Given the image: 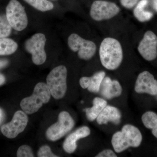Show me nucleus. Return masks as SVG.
I'll return each instance as SVG.
<instances>
[{
  "label": "nucleus",
  "instance_id": "nucleus-29",
  "mask_svg": "<svg viewBox=\"0 0 157 157\" xmlns=\"http://www.w3.org/2000/svg\"><path fill=\"white\" fill-rule=\"evenodd\" d=\"M152 4L154 9L157 11V0H152Z\"/></svg>",
  "mask_w": 157,
  "mask_h": 157
},
{
  "label": "nucleus",
  "instance_id": "nucleus-3",
  "mask_svg": "<svg viewBox=\"0 0 157 157\" xmlns=\"http://www.w3.org/2000/svg\"><path fill=\"white\" fill-rule=\"evenodd\" d=\"M51 93L47 84L44 82L37 83L32 95L23 99L20 106L26 114H31L37 112L44 104L50 100Z\"/></svg>",
  "mask_w": 157,
  "mask_h": 157
},
{
  "label": "nucleus",
  "instance_id": "nucleus-20",
  "mask_svg": "<svg viewBox=\"0 0 157 157\" xmlns=\"http://www.w3.org/2000/svg\"><path fill=\"white\" fill-rule=\"evenodd\" d=\"M18 45L12 39L5 38L0 39V56H8L14 53Z\"/></svg>",
  "mask_w": 157,
  "mask_h": 157
},
{
  "label": "nucleus",
  "instance_id": "nucleus-23",
  "mask_svg": "<svg viewBox=\"0 0 157 157\" xmlns=\"http://www.w3.org/2000/svg\"><path fill=\"white\" fill-rule=\"evenodd\" d=\"M17 157H34L32 149L28 145H23L20 147L17 152Z\"/></svg>",
  "mask_w": 157,
  "mask_h": 157
},
{
  "label": "nucleus",
  "instance_id": "nucleus-26",
  "mask_svg": "<svg viewBox=\"0 0 157 157\" xmlns=\"http://www.w3.org/2000/svg\"><path fill=\"white\" fill-rule=\"evenodd\" d=\"M115 153L111 150L106 149L98 154L96 157H117Z\"/></svg>",
  "mask_w": 157,
  "mask_h": 157
},
{
  "label": "nucleus",
  "instance_id": "nucleus-4",
  "mask_svg": "<svg viewBox=\"0 0 157 157\" xmlns=\"http://www.w3.org/2000/svg\"><path fill=\"white\" fill-rule=\"evenodd\" d=\"M67 68L60 65L51 70L46 78V84L51 94L56 100L63 98L67 92Z\"/></svg>",
  "mask_w": 157,
  "mask_h": 157
},
{
  "label": "nucleus",
  "instance_id": "nucleus-7",
  "mask_svg": "<svg viewBox=\"0 0 157 157\" xmlns=\"http://www.w3.org/2000/svg\"><path fill=\"white\" fill-rule=\"evenodd\" d=\"M75 122L70 113L62 111L59 115L58 121L48 128L46 132L47 139L54 141L67 135L73 129Z\"/></svg>",
  "mask_w": 157,
  "mask_h": 157
},
{
  "label": "nucleus",
  "instance_id": "nucleus-8",
  "mask_svg": "<svg viewBox=\"0 0 157 157\" xmlns=\"http://www.w3.org/2000/svg\"><path fill=\"white\" fill-rule=\"evenodd\" d=\"M68 44L71 50L76 52L79 58L89 60L95 54L97 46L94 42L83 39L77 34L73 33L69 36Z\"/></svg>",
  "mask_w": 157,
  "mask_h": 157
},
{
  "label": "nucleus",
  "instance_id": "nucleus-5",
  "mask_svg": "<svg viewBox=\"0 0 157 157\" xmlns=\"http://www.w3.org/2000/svg\"><path fill=\"white\" fill-rule=\"evenodd\" d=\"M6 16L12 29L22 31L28 25V18L24 7L17 0H11L6 8Z\"/></svg>",
  "mask_w": 157,
  "mask_h": 157
},
{
  "label": "nucleus",
  "instance_id": "nucleus-14",
  "mask_svg": "<svg viewBox=\"0 0 157 157\" xmlns=\"http://www.w3.org/2000/svg\"><path fill=\"white\" fill-rule=\"evenodd\" d=\"M90 134V130L88 127L83 126L78 128L75 132L71 133L65 139L63 147L66 152L73 153L77 148V140L88 136Z\"/></svg>",
  "mask_w": 157,
  "mask_h": 157
},
{
  "label": "nucleus",
  "instance_id": "nucleus-17",
  "mask_svg": "<svg viewBox=\"0 0 157 157\" xmlns=\"http://www.w3.org/2000/svg\"><path fill=\"white\" fill-rule=\"evenodd\" d=\"M107 105V102L104 99L100 98H95L93 100V107L84 109L88 119L90 121L96 119Z\"/></svg>",
  "mask_w": 157,
  "mask_h": 157
},
{
  "label": "nucleus",
  "instance_id": "nucleus-1",
  "mask_svg": "<svg viewBox=\"0 0 157 157\" xmlns=\"http://www.w3.org/2000/svg\"><path fill=\"white\" fill-rule=\"evenodd\" d=\"M102 65L107 70L117 69L122 61L123 54L120 43L112 38L104 39L101 42L99 50Z\"/></svg>",
  "mask_w": 157,
  "mask_h": 157
},
{
  "label": "nucleus",
  "instance_id": "nucleus-25",
  "mask_svg": "<svg viewBox=\"0 0 157 157\" xmlns=\"http://www.w3.org/2000/svg\"><path fill=\"white\" fill-rule=\"evenodd\" d=\"M139 0H120L122 6L126 9H130L137 4Z\"/></svg>",
  "mask_w": 157,
  "mask_h": 157
},
{
  "label": "nucleus",
  "instance_id": "nucleus-19",
  "mask_svg": "<svg viewBox=\"0 0 157 157\" xmlns=\"http://www.w3.org/2000/svg\"><path fill=\"white\" fill-rule=\"evenodd\" d=\"M144 126L152 129V133L157 138V114L152 111H147L144 113L141 117Z\"/></svg>",
  "mask_w": 157,
  "mask_h": 157
},
{
  "label": "nucleus",
  "instance_id": "nucleus-18",
  "mask_svg": "<svg viewBox=\"0 0 157 157\" xmlns=\"http://www.w3.org/2000/svg\"><path fill=\"white\" fill-rule=\"evenodd\" d=\"M148 0H141L134 9L133 11L134 16L140 22L148 21L153 16V13L144 10V8L148 4Z\"/></svg>",
  "mask_w": 157,
  "mask_h": 157
},
{
  "label": "nucleus",
  "instance_id": "nucleus-28",
  "mask_svg": "<svg viewBox=\"0 0 157 157\" xmlns=\"http://www.w3.org/2000/svg\"><path fill=\"white\" fill-rule=\"evenodd\" d=\"M6 78L3 74L0 73V86L4 84L6 82Z\"/></svg>",
  "mask_w": 157,
  "mask_h": 157
},
{
  "label": "nucleus",
  "instance_id": "nucleus-9",
  "mask_svg": "<svg viewBox=\"0 0 157 157\" xmlns=\"http://www.w3.org/2000/svg\"><path fill=\"white\" fill-rule=\"evenodd\" d=\"M120 9L115 3L104 1H95L90 11L91 17L97 21L112 18L119 12Z\"/></svg>",
  "mask_w": 157,
  "mask_h": 157
},
{
  "label": "nucleus",
  "instance_id": "nucleus-12",
  "mask_svg": "<svg viewBox=\"0 0 157 157\" xmlns=\"http://www.w3.org/2000/svg\"><path fill=\"white\" fill-rule=\"evenodd\" d=\"M135 90L138 94H147L151 95L157 94V80L148 71L140 73L137 76Z\"/></svg>",
  "mask_w": 157,
  "mask_h": 157
},
{
  "label": "nucleus",
  "instance_id": "nucleus-27",
  "mask_svg": "<svg viewBox=\"0 0 157 157\" xmlns=\"http://www.w3.org/2000/svg\"><path fill=\"white\" fill-rule=\"evenodd\" d=\"M9 63L8 60L6 59L0 60V69L6 67Z\"/></svg>",
  "mask_w": 157,
  "mask_h": 157
},
{
  "label": "nucleus",
  "instance_id": "nucleus-15",
  "mask_svg": "<svg viewBox=\"0 0 157 157\" xmlns=\"http://www.w3.org/2000/svg\"><path fill=\"white\" fill-rule=\"evenodd\" d=\"M105 76L104 71H100L91 77H82L79 80L80 86L83 89H87L90 92L98 93L100 90L101 82Z\"/></svg>",
  "mask_w": 157,
  "mask_h": 157
},
{
  "label": "nucleus",
  "instance_id": "nucleus-6",
  "mask_svg": "<svg viewBox=\"0 0 157 157\" xmlns=\"http://www.w3.org/2000/svg\"><path fill=\"white\" fill-rule=\"evenodd\" d=\"M46 38L44 34L38 33L27 39L25 44L26 50L32 55V60L35 65L44 63L47 58L45 50Z\"/></svg>",
  "mask_w": 157,
  "mask_h": 157
},
{
  "label": "nucleus",
  "instance_id": "nucleus-22",
  "mask_svg": "<svg viewBox=\"0 0 157 157\" xmlns=\"http://www.w3.org/2000/svg\"><path fill=\"white\" fill-rule=\"evenodd\" d=\"M12 29L6 15H0V39L9 36L11 35Z\"/></svg>",
  "mask_w": 157,
  "mask_h": 157
},
{
  "label": "nucleus",
  "instance_id": "nucleus-21",
  "mask_svg": "<svg viewBox=\"0 0 157 157\" xmlns=\"http://www.w3.org/2000/svg\"><path fill=\"white\" fill-rule=\"evenodd\" d=\"M32 7L41 11H50L53 9L54 5L48 0H24Z\"/></svg>",
  "mask_w": 157,
  "mask_h": 157
},
{
  "label": "nucleus",
  "instance_id": "nucleus-10",
  "mask_svg": "<svg viewBox=\"0 0 157 157\" xmlns=\"http://www.w3.org/2000/svg\"><path fill=\"white\" fill-rule=\"evenodd\" d=\"M28 122L26 113L18 110L15 113L12 120L1 127V132L7 138L12 139L24 131Z\"/></svg>",
  "mask_w": 157,
  "mask_h": 157
},
{
  "label": "nucleus",
  "instance_id": "nucleus-2",
  "mask_svg": "<svg viewBox=\"0 0 157 157\" xmlns=\"http://www.w3.org/2000/svg\"><path fill=\"white\" fill-rule=\"evenodd\" d=\"M142 140L140 130L132 125L126 124L123 127L121 131L113 135L111 143L115 152L121 153L130 147H138Z\"/></svg>",
  "mask_w": 157,
  "mask_h": 157
},
{
  "label": "nucleus",
  "instance_id": "nucleus-13",
  "mask_svg": "<svg viewBox=\"0 0 157 157\" xmlns=\"http://www.w3.org/2000/svg\"><path fill=\"white\" fill-rule=\"evenodd\" d=\"M99 92L104 98L111 99L120 97L122 89L118 81L112 80L109 77H105L101 82Z\"/></svg>",
  "mask_w": 157,
  "mask_h": 157
},
{
  "label": "nucleus",
  "instance_id": "nucleus-11",
  "mask_svg": "<svg viewBox=\"0 0 157 157\" xmlns=\"http://www.w3.org/2000/svg\"><path fill=\"white\" fill-rule=\"evenodd\" d=\"M140 55L146 60L151 61L157 56V36L151 31L146 32L140 41L138 48Z\"/></svg>",
  "mask_w": 157,
  "mask_h": 157
},
{
  "label": "nucleus",
  "instance_id": "nucleus-16",
  "mask_svg": "<svg viewBox=\"0 0 157 157\" xmlns=\"http://www.w3.org/2000/svg\"><path fill=\"white\" fill-rule=\"evenodd\" d=\"M121 114L120 110L113 106H106L97 118V121L100 125L107 124L109 122L118 124L120 122Z\"/></svg>",
  "mask_w": 157,
  "mask_h": 157
},
{
  "label": "nucleus",
  "instance_id": "nucleus-24",
  "mask_svg": "<svg viewBox=\"0 0 157 157\" xmlns=\"http://www.w3.org/2000/svg\"><path fill=\"white\" fill-rule=\"evenodd\" d=\"M39 157H57L58 156L54 154L49 146L44 145L40 147L37 154Z\"/></svg>",
  "mask_w": 157,
  "mask_h": 157
}]
</instances>
